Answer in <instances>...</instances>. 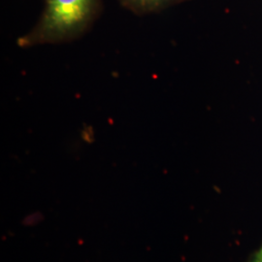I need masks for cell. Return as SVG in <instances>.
<instances>
[{
  "label": "cell",
  "instance_id": "7a4b0ae2",
  "mask_svg": "<svg viewBox=\"0 0 262 262\" xmlns=\"http://www.w3.org/2000/svg\"><path fill=\"white\" fill-rule=\"evenodd\" d=\"M186 1L188 0H120L123 7L136 15L158 13Z\"/></svg>",
  "mask_w": 262,
  "mask_h": 262
},
{
  "label": "cell",
  "instance_id": "6da1fadb",
  "mask_svg": "<svg viewBox=\"0 0 262 262\" xmlns=\"http://www.w3.org/2000/svg\"><path fill=\"white\" fill-rule=\"evenodd\" d=\"M101 11V0H44L36 25L19 38V47L59 44L81 37Z\"/></svg>",
  "mask_w": 262,
  "mask_h": 262
},
{
  "label": "cell",
  "instance_id": "3957f363",
  "mask_svg": "<svg viewBox=\"0 0 262 262\" xmlns=\"http://www.w3.org/2000/svg\"><path fill=\"white\" fill-rule=\"evenodd\" d=\"M245 262H262V244Z\"/></svg>",
  "mask_w": 262,
  "mask_h": 262
}]
</instances>
